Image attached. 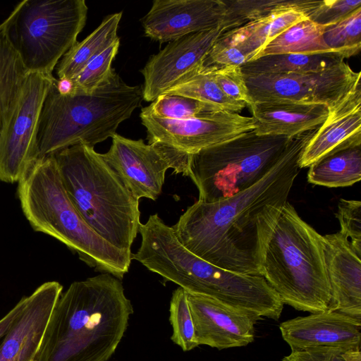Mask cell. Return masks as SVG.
<instances>
[{"mask_svg":"<svg viewBox=\"0 0 361 361\" xmlns=\"http://www.w3.org/2000/svg\"><path fill=\"white\" fill-rule=\"evenodd\" d=\"M317 128L290 137L259 181L214 202L197 200L172 226L179 242L200 258L235 273L261 276L264 251L295 178L302 152Z\"/></svg>","mask_w":361,"mask_h":361,"instance_id":"6da1fadb","label":"cell"},{"mask_svg":"<svg viewBox=\"0 0 361 361\" xmlns=\"http://www.w3.org/2000/svg\"><path fill=\"white\" fill-rule=\"evenodd\" d=\"M133 313L121 280L102 273L62 293L44 333L36 361H107Z\"/></svg>","mask_w":361,"mask_h":361,"instance_id":"7a4b0ae2","label":"cell"},{"mask_svg":"<svg viewBox=\"0 0 361 361\" xmlns=\"http://www.w3.org/2000/svg\"><path fill=\"white\" fill-rule=\"evenodd\" d=\"M17 192L34 231L61 242L96 271L120 280L128 273L132 252L109 243L83 220L67 195L52 155L30 165L18 182Z\"/></svg>","mask_w":361,"mask_h":361,"instance_id":"3957f363","label":"cell"},{"mask_svg":"<svg viewBox=\"0 0 361 361\" xmlns=\"http://www.w3.org/2000/svg\"><path fill=\"white\" fill-rule=\"evenodd\" d=\"M55 80L42 105L36 135V159L78 145L90 147L116 133L143 100L142 86L127 85L114 69L94 92L61 94Z\"/></svg>","mask_w":361,"mask_h":361,"instance_id":"277c9868","label":"cell"},{"mask_svg":"<svg viewBox=\"0 0 361 361\" xmlns=\"http://www.w3.org/2000/svg\"><path fill=\"white\" fill-rule=\"evenodd\" d=\"M51 155L67 195L83 220L106 242L131 252L141 224L139 200L102 154L78 144Z\"/></svg>","mask_w":361,"mask_h":361,"instance_id":"5b68a950","label":"cell"},{"mask_svg":"<svg viewBox=\"0 0 361 361\" xmlns=\"http://www.w3.org/2000/svg\"><path fill=\"white\" fill-rule=\"evenodd\" d=\"M261 276L283 304L310 313L329 310L331 293L324 237L288 202L266 246Z\"/></svg>","mask_w":361,"mask_h":361,"instance_id":"8992f818","label":"cell"},{"mask_svg":"<svg viewBox=\"0 0 361 361\" xmlns=\"http://www.w3.org/2000/svg\"><path fill=\"white\" fill-rule=\"evenodd\" d=\"M85 0H24L0 29L28 73L52 75L85 25Z\"/></svg>","mask_w":361,"mask_h":361,"instance_id":"52a82bcc","label":"cell"},{"mask_svg":"<svg viewBox=\"0 0 361 361\" xmlns=\"http://www.w3.org/2000/svg\"><path fill=\"white\" fill-rule=\"evenodd\" d=\"M290 137L253 130L192 154L190 177L199 200L214 202L252 186L272 169Z\"/></svg>","mask_w":361,"mask_h":361,"instance_id":"ba28073f","label":"cell"},{"mask_svg":"<svg viewBox=\"0 0 361 361\" xmlns=\"http://www.w3.org/2000/svg\"><path fill=\"white\" fill-rule=\"evenodd\" d=\"M173 277L187 293L209 296L262 318L278 320L283 309L284 304L262 276L224 269L188 250L176 259Z\"/></svg>","mask_w":361,"mask_h":361,"instance_id":"9c48e42d","label":"cell"},{"mask_svg":"<svg viewBox=\"0 0 361 361\" xmlns=\"http://www.w3.org/2000/svg\"><path fill=\"white\" fill-rule=\"evenodd\" d=\"M107 152L101 154L119 179L139 200H156L162 191L166 172L190 176L191 154L170 146L154 142L145 144L142 139L132 140L115 133Z\"/></svg>","mask_w":361,"mask_h":361,"instance_id":"30bf717a","label":"cell"},{"mask_svg":"<svg viewBox=\"0 0 361 361\" xmlns=\"http://www.w3.org/2000/svg\"><path fill=\"white\" fill-rule=\"evenodd\" d=\"M244 77L252 103L320 104L331 110L360 81V72H355L343 61L317 73Z\"/></svg>","mask_w":361,"mask_h":361,"instance_id":"8fae6325","label":"cell"},{"mask_svg":"<svg viewBox=\"0 0 361 361\" xmlns=\"http://www.w3.org/2000/svg\"><path fill=\"white\" fill-rule=\"evenodd\" d=\"M53 75L28 73L20 95L0 137V180L18 183L36 159L38 119Z\"/></svg>","mask_w":361,"mask_h":361,"instance_id":"7c38bea8","label":"cell"},{"mask_svg":"<svg viewBox=\"0 0 361 361\" xmlns=\"http://www.w3.org/2000/svg\"><path fill=\"white\" fill-rule=\"evenodd\" d=\"M140 118L148 144L161 143L191 155L256 128L252 117L224 110L184 120L162 119L141 110Z\"/></svg>","mask_w":361,"mask_h":361,"instance_id":"4fadbf2b","label":"cell"},{"mask_svg":"<svg viewBox=\"0 0 361 361\" xmlns=\"http://www.w3.org/2000/svg\"><path fill=\"white\" fill-rule=\"evenodd\" d=\"M221 25L173 41L150 56L140 71L143 99L153 102L188 74L202 66L212 45L223 33Z\"/></svg>","mask_w":361,"mask_h":361,"instance_id":"5bb4252c","label":"cell"},{"mask_svg":"<svg viewBox=\"0 0 361 361\" xmlns=\"http://www.w3.org/2000/svg\"><path fill=\"white\" fill-rule=\"evenodd\" d=\"M225 11L223 0H154L141 21L146 37L164 43L221 25Z\"/></svg>","mask_w":361,"mask_h":361,"instance_id":"9a60e30c","label":"cell"},{"mask_svg":"<svg viewBox=\"0 0 361 361\" xmlns=\"http://www.w3.org/2000/svg\"><path fill=\"white\" fill-rule=\"evenodd\" d=\"M187 293L198 345L223 350L253 342L255 325L262 317L209 296Z\"/></svg>","mask_w":361,"mask_h":361,"instance_id":"2e32d148","label":"cell"},{"mask_svg":"<svg viewBox=\"0 0 361 361\" xmlns=\"http://www.w3.org/2000/svg\"><path fill=\"white\" fill-rule=\"evenodd\" d=\"M62 290L59 282L48 281L27 296L22 312L0 342V361L35 360Z\"/></svg>","mask_w":361,"mask_h":361,"instance_id":"e0dca14e","label":"cell"},{"mask_svg":"<svg viewBox=\"0 0 361 361\" xmlns=\"http://www.w3.org/2000/svg\"><path fill=\"white\" fill-rule=\"evenodd\" d=\"M282 338L291 351L317 347L360 348L361 319L326 310L281 323Z\"/></svg>","mask_w":361,"mask_h":361,"instance_id":"ac0fdd59","label":"cell"},{"mask_svg":"<svg viewBox=\"0 0 361 361\" xmlns=\"http://www.w3.org/2000/svg\"><path fill=\"white\" fill-rule=\"evenodd\" d=\"M323 237L331 293L328 310L361 319V252L339 231Z\"/></svg>","mask_w":361,"mask_h":361,"instance_id":"d6986e66","label":"cell"},{"mask_svg":"<svg viewBox=\"0 0 361 361\" xmlns=\"http://www.w3.org/2000/svg\"><path fill=\"white\" fill-rule=\"evenodd\" d=\"M361 137V84L335 107L305 145L299 160L300 169L309 167L322 157L350 140Z\"/></svg>","mask_w":361,"mask_h":361,"instance_id":"ffe728a7","label":"cell"},{"mask_svg":"<svg viewBox=\"0 0 361 361\" xmlns=\"http://www.w3.org/2000/svg\"><path fill=\"white\" fill-rule=\"evenodd\" d=\"M259 135L293 137L318 128L326 119L328 107L320 104L284 102L252 103L250 106Z\"/></svg>","mask_w":361,"mask_h":361,"instance_id":"44dd1931","label":"cell"},{"mask_svg":"<svg viewBox=\"0 0 361 361\" xmlns=\"http://www.w3.org/2000/svg\"><path fill=\"white\" fill-rule=\"evenodd\" d=\"M307 180L329 188L346 187L361 178V137L332 149L312 165Z\"/></svg>","mask_w":361,"mask_h":361,"instance_id":"7402d4cb","label":"cell"},{"mask_svg":"<svg viewBox=\"0 0 361 361\" xmlns=\"http://www.w3.org/2000/svg\"><path fill=\"white\" fill-rule=\"evenodd\" d=\"M306 18L302 12L295 10L278 11L222 35L243 52L248 62L281 32Z\"/></svg>","mask_w":361,"mask_h":361,"instance_id":"603a6c76","label":"cell"},{"mask_svg":"<svg viewBox=\"0 0 361 361\" xmlns=\"http://www.w3.org/2000/svg\"><path fill=\"white\" fill-rule=\"evenodd\" d=\"M122 14L118 12L107 16L86 38L72 46L55 68L58 78H73L89 62L120 39L117 31Z\"/></svg>","mask_w":361,"mask_h":361,"instance_id":"cb8c5ba5","label":"cell"},{"mask_svg":"<svg viewBox=\"0 0 361 361\" xmlns=\"http://www.w3.org/2000/svg\"><path fill=\"white\" fill-rule=\"evenodd\" d=\"M337 53L281 54L264 56L241 66L244 75L317 73L344 61Z\"/></svg>","mask_w":361,"mask_h":361,"instance_id":"d4e9b609","label":"cell"},{"mask_svg":"<svg viewBox=\"0 0 361 361\" xmlns=\"http://www.w3.org/2000/svg\"><path fill=\"white\" fill-rule=\"evenodd\" d=\"M223 1L226 11L221 27L224 32L281 11L295 10L307 17L320 2L310 0Z\"/></svg>","mask_w":361,"mask_h":361,"instance_id":"484cf974","label":"cell"},{"mask_svg":"<svg viewBox=\"0 0 361 361\" xmlns=\"http://www.w3.org/2000/svg\"><path fill=\"white\" fill-rule=\"evenodd\" d=\"M326 27L318 25L306 18L291 25L269 42L255 59L281 54H310L333 52L323 39Z\"/></svg>","mask_w":361,"mask_h":361,"instance_id":"4316f807","label":"cell"},{"mask_svg":"<svg viewBox=\"0 0 361 361\" xmlns=\"http://www.w3.org/2000/svg\"><path fill=\"white\" fill-rule=\"evenodd\" d=\"M27 73L0 29V137L16 107Z\"/></svg>","mask_w":361,"mask_h":361,"instance_id":"83f0119b","label":"cell"},{"mask_svg":"<svg viewBox=\"0 0 361 361\" xmlns=\"http://www.w3.org/2000/svg\"><path fill=\"white\" fill-rule=\"evenodd\" d=\"M166 94H177L211 104L219 110L240 112L247 105L228 98L214 80L209 66H202L188 74Z\"/></svg>","mask_w":361,"mask_h":361,"instance_id":"f1b7e54d","label":"cell"},{"mask_svg":"<svg viewBox=\"0 0 361 361\" xmlns=\"http://www.w3.org/2000/svg\"><path fill=\"white\" fill-rule=\"evenodd\" d=\"M323 39L333 52L344 59L357 54L361 47V6L337 23L327 26Z\"/></svg>","mask_w":361,"mask_h":361,"instance_id":"f546056e","label":"cell"},{"mask_svg":"<svg viewBox=\"0 0 361 361\" xmlns=\"http://www.w3.org/2000/svg\"><path fill=\"white\" fill-rule=\"evenodd\" d=\"M141 110L157 118L169 120H184L219 111L211 104L190 97L166 94L159 96Z\"/></svg>","mask_w":361,"mask_h":361,"instance_id":"4dcf8cb0","label":"cell"},{"mask_svg":"<svg viewBox=\"0 0 361 361\" xmlns=\"http://www.w3.org/2000/svg\"><path fill=\"white\" fill-rule=\"evenodd\" d=\"M169 312V321L173 331L171 341L185 352L198 346L188 293L180 287L172 293Z\"/></svg>","mask_w":361,"mask_h":361,"instance_id":"1f68e13d","label":"cell"},{"mask_svg":"<svg viewBox=\"0 0 361 361\" xmlns=\"http://www.w3.org/2000/svg\"><path fill=\"white\" fill-rule=\"evenodd\" d=\"M119 46L120 39L89 62L77 75L72 78L73 92L91 94L104 83L114 70L111 64L117 55Z\"/></svg>","mask_w":361,"mask_h":361,"instance_id":"d6a6232c","label":"cell"},{"mask_svg":"<svg viewBox=\"0 0 361 361\" xmlns=\"http://www.w3.org/2000/svg\"><path fill=\"white\" fill-rule=\"evenodd\" d=\"M209 67L214 80L228 98L248 106L252 104L240 66Z\"/></svg>","mask_w":361,"mask_h":361,"instance_id":"836d02e7","label":"cell"},{"mask_svg":"<svg viewBox=\"0 0 361 361\" xmlns=\"http://www.w3.org/2000/svg\"><path fill=\"white\" fill-rule=\"evenodd\" d=\"M340 224L339 232L357 251L361 252V202L341 199L335 214Z\"/></svg>","mask_w":361,"mask_h":361,"instance_id":"e575fe53","label":"cell"},{"mask_svg":"<svg viewBox=\"0 0 361 361\" xmlns=\"http://www.w3.org/2000/svg\"><path fill=\"white\" fill-rule=\"evenodd\" d=\"M282 361H361L360 348L317 347L293 350Z\"/></svg>","mask_w":361,"mask_h":361,"instance_id":"d590c367","label":"cell"},{"mask_svg":"<svg viewBox=\"0 0 361 361\" xmlns=\"http://www.w3.org/2000/svg\"><path fill=\"white\" fill-rule=\"evenodd\" d=\"M361 6V0H324L307 16L312 22L324 26L334 25Z\"/></svg>","mask_w":361,"mask_h":361,"instance_id":"8d00e7d4","label":"cell"},{"mask_svg":"<svg viewBox=\"0 0 361 361\" xmlns=\"http://www.w3.org/2000/svg\"><path fill=\"white\" fill-rule=\"evenodd\" d=\"M245 63H247V59L243 52L230 43L221 33L210 49L204 61L203 66H241Z\"/></svg>","mask_w":361,"mask_h":361,"instance_id":"74e56055","label":"cell"},{"mask_svg":"<svg viewBox=\"0 0 361 361\" xmlns=\"http://www.w3.org/2000/svg\"><path fill=\"white\" fill-rule=\"evenodd\" d=\"M26 300L27 296L21 298L20 300L0 319V342L22 312L25 307Z\"/></svg>","mask_w":361,"mask_h":361,"instance_id":"f35d334b","label":"cell"},{"mask_svg":"<svg viewBox=\"0 0 361 361\" xmlns=\"http://www.w3.org/2000/svg\"><path fill=\"white\" fill-rule=\"evenodd\" d=\"M55 85L58 92L61 94H68L73 91V82L69 78H56Z\"/></svg>","mask_w":361,"mask_h":361,"instance_id":"ab89813d","label":"cell"},{"mask_svg":"<svg viewBox=\"0 0 361 361\" xmlns=\"http://www.w3.org/2000/svg\"><path fill=\"white\" fill-rule=\"evenodd\" d=\"M32 361H36V360H32Z\"/></svg>","mask_w":361,"mask_h":361,"instance_id":"60d3db41","label":"cell"}]
</instances>
